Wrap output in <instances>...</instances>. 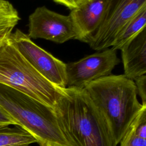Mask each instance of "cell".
<instances>
[{"instance_id": "6da1fadb", "label": "cell", "mask_w": 146, "mask_h": 146, "mask_svg": "<svg viewBox=\"0 0 146 146\" xmlns=\"http://www.w3.org/2000/svg\"><path fill=\"white\" fill-rule=\"evenodd\" d=\"M54 110L72 145L117 146L104 116L84 88H65Z\"/></svg>"}, {"instance_id": "2e32d148", "label": "cell", "mask_w": 146, "mask_h": 146, "mask_svg": "<svg viewBox=\"0 0 146 146\" xmlns=\"http://www.w3.org/2000/svg\"><path fill=\"white\" fill-rule=\"evenodd\" d=\"M16 125L13 119L0 107V125Z\"/></svg>"}, {"instance_id": "4fadbf2b", "label": "cell", "mask_w": 146, "mask_h": 146, "mask_svg": "<svg viewBox=\"0 0 146 146\" xmlns=\"http://www.w3.org/2000/svg\"><path fill=\"white\" fill-rule=\"evenodd\" d=\"M19 19L18 12L14 7L0 11V35L11 33Z\"/></svg>"}, {"instance_id": "9a60e30c", "label": "cell", "mask_w": 146, "mask_h": 146, "mask_svg": "<svg viewBox=\"0 0 146 146\" xmlns=\"http://www.w3.org/2000/svg\"><path fill=\"white\" fill-rule=\"evenodd\" d=\"M133 81L136 86L137 94L141 99V104H146V75L139 76Z\"/></svg>"}, {"instance_id": "3957f363", "label": "cell", "mask_w": 146, "mask_h": 146, "mask_svg": "<svg viewBox=\"0 0 146 146\" xmlns=\"http://www.w3.org/2000/svg\"><path fill=\"white\" fill-rule=\"evenodd\" d=\"M0 107L40 146H73L61 131L53 108L1 83Z\"/></svg>"}, {"instance_id": "ba28073f", "label": "cell", "mask_w": 146, "mask_h": 146, "mask_svg": "<svg viewBox=\"0 0 146 146\" xmlns=\"http://www.w3.org/2000/svg\"><path fill=\"white\" fill-rule=\"evenodd\" d=\"M28 36L63 43L75 39L73 24L69 15L51 11L45 6L38 7L29 17Z\"/></svg>"}, {"instance_id": "7c38bea8", "label": "cell", "mask_w": 146, "mask_h": 146, "mask_svg": "<svg viewBox=\"0 0 146 146\" xmlns=\"http://www.w3.org/2000/svg\"><path fill=\"white\" fill-rule=\"evenodd\" d=\"M35 143L37 140L18 125H0V146H30Z\"/></svg>"}, {"instance_id": "d6986e66", "label": "cell", "mask_w": 146, "mask_h": 146, "mask_svg": "<svg viewBox=\"0 0 146 146\" xmlns=\"http://www.w3.org/2000/svg\"><path fill=\"white\" fill-rule=\"evenodd\" d=\"M5 37V35H0V43L2 42V40H3V39Z\"/></svg>"}, {"instance_id": "52a82bcc", "label": "cell", "mask_w": 146, "mask_h": 146, "mask_svg": "<svg viewBox=\"0 0 146 146\" xmlns=\"http://www.w3.org/2000/svg\"><path fill=\"white\" fill-rule=\"evenodd\" d=\"M111 47L66 64V87L83 88L90 82L111 74L120 63Z\"/></svg>"}, {"instance_id": "8fae6325", "label": "cell", "mask_w": 146, "mask_h": 146, "mask_svg": "<svg viewBox=\"0 0 146 146\" xmlns=\"http://www.w3.org/2000/svg\"><path fill=\"white\" fill-rule=\"evenodd\" d=\"M146 27V7L139 10L120 29L117 34L113 45L111 47L117 51L135 35Z\"/></svg>"}, {"instance_id": "9c48e42d", "label": "cell", "mask_w": 146, "mask_h": 146, "mask_svg": "<svg viewBox=\"0 0 146 146\" xmlns=\"http://www.w3.org/2000/svg\"><path fill=\"white\" fill-rule=\"evenodd\" d=\"M106 0H85L71 10L75 39L89 43L98 29L104 12Z\"/></svg>"}, {"instance_id": "30bf717a", "label": "cell", "mask_w": 146, "mask_h": 146, "mask_svg": "<svg viewBox=\"0 0 146 146\" xmlns=\"http://www.w3.org/2000/svg\"><path fill=\"white\" fill-rule=\"evenodd\" d=\"M124 75L134 80L146 74V27L120 49Z\"/></svg>"}, {"instance_id": "5bb4252c", "label": "cell", "mask_w": 146, "mask_h": 146, "mask_svg": "<svg viewBox=\"0 0 146 146\" xmlns=\"http://www.w3.org/2000/svg\"><path fill=\"white\" fill-rule=\"evenodd\" d=\"M119 146H146V139L141 138L137 135L132 122L121 139Z\"/></svg>"}, {"instance_id": "ffe728a7", "label": "cell", "mask_w": 146, "mask_h": 146, "mask_svg": "<svg viewBox=\"0 0 146 146\" xmlns=\"http://www.w3.org/2000/svg\"><path fill=\"white\" fill-rule=\"evenodd\" d=\"M85 1V0H82V1Z\"/></svg>"}, {"instance_id": "8992f818", "label": "cell", "mask_w": 146, "mask_h": 146, "mask_svg": "<svg viewBox=\"0 0 146 146\" xmlns=\"http://www.w3.org/2000/svg\"><path fill=\"white\" fill-rule=\"evenodd\" d=\"M10 38L23 56L44 78L57 87L66 88V64L45 51L17 29Z\"/></svg>"}, {"instance_id": "7a4b0ae2", "label": "cell", "mask_w": 146, "mask_h": 146, "mask_svg": "<svg viewBox=\"0 0 146 146\" xmlns=\"http://www.w3.org/2000/svg\"><path fill=\"white\" fill-rule=\"evenodd\" d=\"M83 88L104 116L117 145L143 106L134 81L124 74H111Z\"/></svg>"}, {"instance_id": "ac0fdd59", "label": "cell", "mask_w": 146, "mask_h": 146, "mask_svg": "<svg viewBox=\"0 0 146 146\" xmlns=\"http://www.w3.org/2000/svg\"><path fill=\"white\" fill-rule=\"evenodd\" d=\"M14 8L13 6L6 0H0V11L10 10Z\"/></svg>"}, {"instance_id": "e0dca14e", "label": "cell", "mask_w": 146, "mask_h": 146, "mask_svg": "<svg viewBox=\"0 0 146 146\" xmlns=\"http://www.w3.org/2000/svg\"><path fill=\"white\" fill-rule=\"evenodd\" d=\"M56 3L64 5L69 9L71 10L75 7L78 6L82 0H52Z\"/></svg>"}, {"instance_id": "277c9868", "label": "cell", "mask_w": 146, "mask_h": 146, "mask_svg": "<svg viewBox=\"0 0 146 146\" xmlns=\"http://www.w3.org/2000/svg\"><path fill=\"white\" fill-rule=\"evenodd\" d=\"M10 35L0 43V83L54 109L65 88L56 86L39 74L17 50Z\"/></svg>"}, {"instance_id": "5b68a950", "label": "cell", "mask_w": 146, "mask_h": 146, "mask_svg": "<svg viewBox=\"0 0 146 146\" xmlns=\"http://www.w3.org/2000/svg\"><path fill=\"white\" fill-rule=\"evenodd\" d=\"M146 7V0H106L102 22L88 43L101 51L112 47L124 25L139 10Z\"/></svg>"}]
</instances>
